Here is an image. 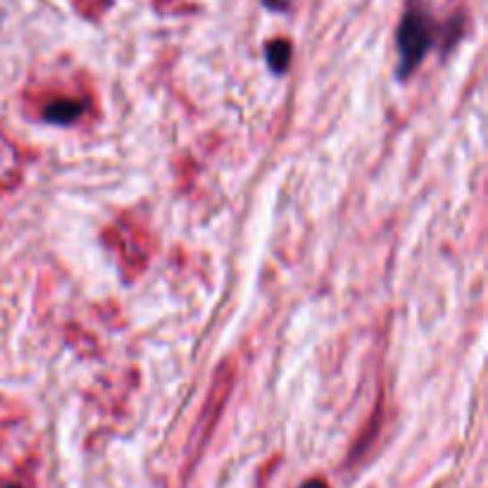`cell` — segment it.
Here are the masks:
<instances>
[{"label":"cell","instance_id":"1","mask_svg":"<svg viewBox=\"0 0 488 488\" xmlns=\"http://www.w3.org/2000/svg\"><path fill=\"white\" fill-rule=\"evenodd\" d=\"M431 48V24L429 20L417 12V10H410L405 20H403L401 29H398V53H401V77H408L412 69H415L419 62L424 60V55L429 53Z\"/></svg>","mask_w":488,"mask_h":488},{"label":"cell","instance_id":"2","mask_svg":"<svg viewBox=\"0 0 488 488\" xmlns=\"http://www.w3.org/2000/svg\"><path fill=\"white\" fill-rule=\"evenodd\" d=\"M84 112V102L79 101H55L45 108V119L55 122V125H69Z\"/></svg>","mask_w":488,"mask_h":488},{"label":"cell","instance_id":"3","mask_svg":"<svg viewBox=\"0 0 488 488\" xmlns=\"http://www.w3.org/2000/svg\"><path fill=\"white\" fill-rule=\"evenodd\" d=\"M267 60H270V67L274 72H284L289 67V60H291L289 41H272L270 48H267Z\"/></svg>","mask_w":488,"mask_h":488},{"label":"cell","instance_id":"4","mask_svg":"<svg viewBox=\"0 0 488 488\" xmlns=\"http://www.w3.org/2000/svg\"><path fill=\"white\" fill-rule=\"evenodd\" d=\"M270 10H286L289 8V0H263Z\"/></svg>","mask_w":488,"mask_h":488},{"label":"cell","instance_id":"5","mask_svg":"<svg viewBox=\"0 0 488 488\" xmlns=\"http://www.w3.org/2000/svg\"><path fill=\"white\" fill-rule=\"evenodd\" d=\"M303 488H329V486H327V484H324V481H321V479H310Z\"/></svg>","mask_w":488,"mask_h":488},{"label":"cell","instance_id":"6","mask_svg":"<svg viewBox=\"0 0 488 488\" xmlns=\"http://www.w3.org/2000/svg\"><path fill=\"white\" fill-rule=\"evenodd\" d=\"M3 488H20V486H3Z\"/></svg>","mask_w":488,"mask_h":488}]
</instances>
